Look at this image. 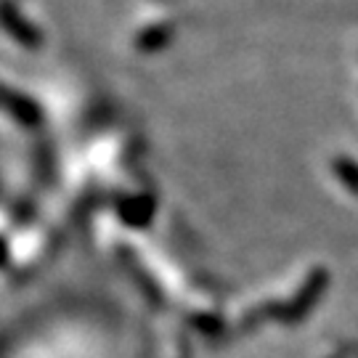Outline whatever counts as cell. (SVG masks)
Segmentation results:
<instances>
[{
	"instance_id": "7a4b0ae2",
	"label": "cell",
	"mask_w": 358,
	"mask_h": 358,
	"mask_svg": "<svg viewBox=\"0 0 358 358\" xmlns=\"http://www.w3.org/2000/svg\"><path fill=\"white\" fill-rule=\"evenodd\" d=\"M0 24L8 29V35L13 40H19L22 45H29V48H35L40 45V35L38 29L27 22L22 13L11 8V6H0Z\"/></svg>"
},
{
	"instance_id": "6da1fadb",
	"label": "cell",
	"mask_w": 358,
	"mask_h": 358,
	"mask_svg": "<svg viewBox=\"0 0 358 358\" xmlns=\"http://www.w3.org/2000/svg\"><path fill=\"white\" fill-rule=\"evenodd\" d=\"M0 112L11 117L16 125H24V128H35L43 122L40 103L32 96L11 88V85H3V83H0Z\"/></svg>"
}]
</instances>
